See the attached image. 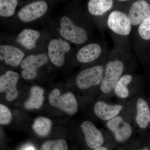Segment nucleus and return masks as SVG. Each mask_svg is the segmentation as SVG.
<instances>
[{
	"label": "nucleus",
	"mask_w": 150,
	"mask_h": 150,
	"mask_svg": "<svg viewBox=\"0 0 150 150\" xmlns=\"http://www.w3.org/2000/svg\"><path fill=\"white\" fill-rule=\"evenodd\" d=\"M129 17L132 25H137L150 17V4L144 0L132 4L129 10Z\"/></svg>",
	"instance_id": "obj_12"
},
{
	"label": "nucleus",
	"mask_w": 150,
	"mask_h": 150,
	"mask_svg": "<svg viewBox=\"0 0 150 150\" xmlns=\"http://www.w3.org/2000/svg\"><path fill=\"white\" fill-rule=\"evenodd\" d=\"M22 150H35V149L32 145H28L25 146Z\"/></svg>",
	"instance_id": "obj_26"
},
{
	"label": "nucleus",
	"mask_w": 150,
	"mask_h": 150,
	"mask_svg": "<svg viewBox=\"0 0 150 150\" xmlns=\"http://www.w3.org/2000/svg\"><path fill=\"white\" fill-rule=\"evenodd\" d=\"M40 35L37 30L25 29L19 33L16 40L26 49L31 50L36 47V43Z\"/></svg>",
	"instance_id": "obj_18"
},
{
	"label": "nucleus",
	"mask_w": 150,
	"mask_h": 150,
	"mask_svg": "<svg viewBox=\"0 0 150 150\" xmlns=\"http://www.w3.org/2000/svg\"><path fill=\"white\" fill-rule=\"evenodd\" d=\"M123 109L121 105H111L103 101H98L95 104L94 111L96 115L103 121H108L119 114Z\"/></svg>",
	"instance_id": "obj_14"
},
{
	"label": "nucleus",
	"mask_w": 150,
	"mask_h": 150,
	"mask_svg": "<svg viewBox=\"0 0 150 150\" xmlns=\"http://www.w3.org/2000/svg\"><path fill=\"white\" fill-rule=\"evenodd\" d=\"M113 4L112 0H90L88 4V8L91 14L99 16L110 10Z\"/></svg>",
	"instance_id": "obj_19"
},
{
	"label": "nucleus",
	"mask_w": 150,
	"mask_h": 150,
	"mask_svg": "<svg viewBox=\"0 0 150 150\" xmlns=\"http://www.w3.org/2000/svg\"><path fill=\"white\" fill-rule=\"evenodd\" d=\"M70 49L67 41L59 39H52L48 46V55L50 61L57 67H61L64 63V55Z\"/></svg>",
	"instance_id": "obj_7"
},
{
	"label": "nucleus",
	"mask_w": 150,
	"mask_h": 150,
	"mask_svg": "<svg viewBox=\"0 0 150 150\" xmlns=\"http://www.w3.org/2000/svg\"><path fill=\"white\" fill-rule=\"evenodd\" d=\"M107 24L112 31L119 35H127L131 31L132 24L129 16L120 11H113L110 14Z\"/></svg>",
	"instance_id": "obj_6"
},
{
	"label": "nucleus",
	"mask_w": 150,
	"mask_h": 150,
	"mask_svg": "<svg viewBox=\"0 0 150 150\" xmlns=\"http://www.w3.org/2000/svg\"><path fill=\"white\" fill-rule=\"evenodd\" d=\"M124 65L121 61L115 60L108 62L105 65L104 76L100 84V90L103 92L108 93L114 89L121 77Z\"/></svg>",
	"instance_id": "obj_2"
},
{
	"label": "nucleus",
	"mask_w": 150,
	"mask_h": 150,
	"mask_svg": "<svg viewBox=\"0 0 150 150\" xmlns=\"http://www.w3.org/2000/svg\"><path fill=\"white\" fill-rule=\"evenodd\" d=\"M106 125L114 134L117 142H125L130 138L132 134V129L131 125L124 121L121 116L117 115L108 121Z\"/></svg>",
	"instance_id": "obj_10"
},
{
	"label": "nucleus",
	"mask_w": 150,
	"mask_h": 150,
	"mask_svg": "<svg viewBox=\"0 0 150 150\" xmlns=\"http://www.w3.org/2000/svg\"><path fill=\"white\" fill-rule=\"evenodd\" d=\"M19 79L18 74L8 71L0 77V92H5L6 98L9 101L14 100L18 95L16 86Z\"/></svg>",
	"instance_id": "obj_9"
},
{
	"label": "nucleus",
	"mask_w": 150,
	"mask_h": 150,
	"mask_svg": "<svg viewBox=\"0 0 150 150\" xmlns=\"http://www.w3.org/2000/svg\"><path fill=\"white\" fill-rule=\"evenodd\" d=\"M139 33L140 36L144 40L150 39V17L142 22L139 26Z\"/></svg>",
	"instance_id": "obj_25"
},
{
	"label": "nucleus",
	"mask_w": 150,
	"mask_h": 150,
	"mask_svg": "<svg viewBox=\"0 0 150 150\" xmlns=\"http://www.w3.org/2000/svg\"><path fill=\"white\" fill-rule=\"evenodd\" d=\"M17 0H1L0 1V16L4 17L12 16L17 5Z\"/></svg>",
	"instance_id": "obj_22"
},
{
	"label": "nucleus",
	"mask_w": 150,
	"mask_h": 150,
	"mask_svg": "<svg viewBox=\"0 0 150 150\" xmlns=\"http://www.w3.org/2000/svg\"><path fill=\"white\" fill-rule=\"evenodd\" d=\"M132 80L131 75L126 74L122 76L116 83L114 88L115 94L121 98H126L129 96V89L127 85Z\"/></svg>",
	"instance_id": "obj_21"
},
{
	"label": "nucleus",
	"mask_w": 150,
	"mask_h": 150,
	"mask_svg": "<svg viewBox=\"0 0 150 150\" xmlns=\"http://www.w3.org/2000/svg\"><path fill=\"white\" fill-rule=\"evenodd\" d=\"M25 56L19 48L9 45L0 46V60L12 67H17L21 63Z\"/></svg>",
	"instance_id": "obj_13"
},
{
	"label": "nucleus",
	"mask_w": 150,
	"mask_h": 150,
	"mask_svg": "<svg viewBox=\"0 0 150 150\" xmlns=\"http://www.w3.org/2000/svg\"><path fill=\"white\" fill-rule=\"evenodd\" d=\"M84 135L87 145L91 149H96L101 146L104 143V139L101 132L91 121H84L81 126Z\"/></svg>",
	"instance_id": "obj_11"
},
{
	"label": "nucleus",
	"mask_w": 150,
	"mask_h": 150,
	"mask_svg": "<svg viewBox=\"0 0 150 150\" xmlns=\"http://www.w3.org/2000/svg\"><path fill=\"white\" fill-rule=\"evenodd\" d=\"M101 52L102 49L99 45L96 43H91L83 46L79 50L77 54V58L81 63H90L98 59Z\"/></svg>",
	"instance_id": "obj_15"
},
{
	"label": "nucleus",
	"mask_w": 150,
	"mask_h": 150,
	"mask_svg": "<svg viewBox=\"0 0 150 150\" xmlns=\"http://www.w3.org/2000/svg\"><path fill=\"white\" fill-rule=\"evenodd\" d=\"M52 122L49 118L43 116L35 118L32 127L33 130L38 136L46 137L48 136L52 128Z\"/></svg>",
	"instance_id": "obj_20"
},
{
	"label": "nucleus",
	"mask_w": 150,
	"mask_h": 150,
	"mask_svg": "<svg viewBox=\"0 0 150 150\" xmlns=\"http://www.w3.org/2000/svg\"><path fill=\"white\" fill-rule=\"evenodd\" d=\"M47 9L48 5L45 1H37L25 6L19 11L18 15L21 21L29 22L43 16Z\"/></svg>",
	"instance_id": "obj_8"
},
{
	"label": "nucleus",
	"mask_w": 150,
	"mask_h": 150,
	"mask_svg": "<svg viewBox=\"0 0 150 150\" xmlns=\"http://www.w3.org/2000/svg\"><path fill=\"white\" fill-rule=\"evenodd\" d=\"M48 101L51 106L69 115H74L78 110L77 100L74 95L70 92L61 95L58 89H54L49 94Z\"/></svg>",
	"instance_id": "obj_1"
},
{
	"label": "nucleus",
	"mask_w": 150,
	"mask_h": 150,
	"mask_svg": "<svg viewBox=\"0 0 150 150\" xmlns=\"http://www.w3.org/2000/svg\"><path fill=\"white\" fill-rule=\"evenodd\" d=\"M104 68L96 66L81 72L76 78V85L81 89H86L101 83L103 79Z\"/></svg>",
	"instance_id": "obj_4"
},
{
	"label": "nucleus",
	"mask_w": 150,
	"mask_h": 150,
	"mask_svg": "<svg viewBox=\"0 0 150 150\" xmlns=\"http://www.w3.org/2000/svg\"><path fill=\"white\" fill-rule=\"evenodd\" d=\"M60 33L63 38L75 44H83L88 39L85 30L75 25L66 16L62 17L60 21Z\"/></svg>",
	"instance_id": "obj_3"
},
{
	"label": "nucleus",
	"mask_w": 150,
	"mask_h": 150,
	"mask_svg": "<svg viewBox=\"0 0 150 150\" xmlns=\"http://www.w3.org/2000/svg\"><path fill=\"white\" fill-rule=\"evenodd\" d=\"M141 150H149L147 148H144V149H143Z\"/></svg>",
	"instance_id": "obj_28"
},
{
	"label": "nucleus",
	"mask_w": 150,
	"mask_h": 150,
	"mask_svg": "<svg viewBox=\"0 0 150 150\" xmlns=\"http://www.w3.org/2000/svg\"><path fill=\"white\" fill-rule=\"evenodd\" d=\"M12 118L11 112L4 105L0 104V124L7 125L10 123Z\"/></svg>",
	"instance_id": "obj_24"
},
{
	"label": "nucleus",
	"mask_w": 150,
	"mask_h": 150,
	"mask_svg": "<svg viewBox=\"0 0 150 150\" xmlns=\"http://www.w3.org/2000/svg\"><path fill=\"white\" fill-rule=\"evenodd\" d=\"M137 109L136 122L141 129H145L150 123L149 106L144 99L139 98L137 101Z\"/></svg>",
	"instance_id": "obj_17"
},
{
	"label": "nucleus",
	"mask_w": 150,
	"mask_h": 150,
	"mask_svg": "<svg viewBox=\"0 0 150 150\" xmlns=\"http://www.w3.org/2000/svg\"><path fill=\"white\" fill-rule=\"evenodd\" d=\"M93 150H108V149L105 147L100 146L99 147L94 149Z\"/></svg>",
	"instance_id": "obj_27"
},
{
	"label": "nucleus",
	"mask_w": 150,
	"mask_h": 150,
	"mask_svg": "<svg viewBox=\"0 0 150 150\" xmlns=\"http://www.w3.org/2000/svg\"><path fill=\"white\" fill-rule=\"evenodd\" d=\"M40 150H68L67 142L63 139L50 140L44 142Z\"/></svg>",
	"instance_id": "obj_23"
},
{
	"label": "nucleus",
	"mask_w": 150,
	"mask_h": 150,
	"mask_svg": "<svg viewBox=\"0 0 150 150\" xmlns=\"http://www.w3.org/2000/svg\"><path fill=\"white\" fill-rule=\"evenodd\" d=\"M48 61V57L45 54L31 55L27 56L22 61L21 66L23 71L21 75L25 80H32L36 77L37 71Z\"/></svg>",
	"instance_id": "obj_5"
},
{
	"label": "nucleus",
	"mask_w": 150,
	"mask_h": 150,
	"mask_svg": "<svg viewBox=\"0 0 150 150\" xmlns=\"http://www.w3.org/2000/svg\"><path fill=\"white\" fill-rule=\"evenodd\" d=\"M125 1V0H124V1H123V0H121V1Z\"/></svg>",
	"instance_id": "obj_29"
},
{
	"label": "nucleus",
	"mask_w": 150,
	"mask_h": 150,
	"mask_svg": "<svg viewBox=\"0 0 150 150\" xmlns=\"http://www.w3.org/2000/svg\"><path fill=\"white\" fill-rule=\"evenodd\" d=\"M44 91L39 86H34L30 88L28 99L24 103V107L28 110L39 109L43 105Z\"/></svg>",
	"instance_id": "obj_16"
}]
</instances>
